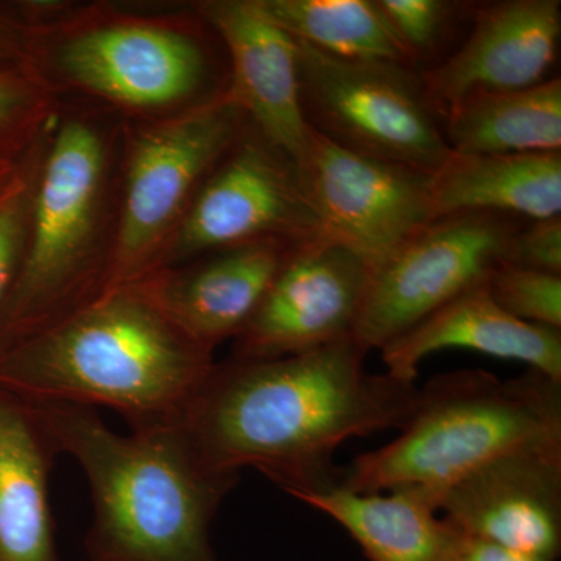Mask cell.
<instances>
[{
	"instance_id": "9a60e30c",
	"label": "cell",
	"mask_w": 561,
	"mask_h": 561,
	"mask_svg": "<svg viewBox=\"0 0 561 561\" xmlns=\"http://www.w3.org/2000/svg\"><path fill=\"white\" fill-rule=\"evenodd\" d=\"M470 36L420 72L432 105L446 110L476 91H516L548 80L561 35L560 0H504L471 11Z\"/></svg>"
},
{
	"instance_id": "7c38bea8",
	"label": "cell",
	"mask_w": 561,
	"mask_h": 561,
	"mask_svg": "<svg viewBox=\"0 0 561 561\" xmlns=\"http://www.w3.org/2000/svg\"><path fill=\"white\" fill-rule=\"evenodd\" d=\"M370 278V267L339 243H301L234 339L231 359H276L353 337Z\"/></svg>"
},
{
	"instance_id": "3957f363",
	"label": "cell",
	"mask_w": 561,
	"mask_h": 561,
	"mask_svg": "<svg viewBox=\"0 0 561 561\" xmlns=\"http://www.w3.org/2000/svg\"><path fill=\"white\" fill-rule=\"evenodd\" d=\"M214 365L128 284L0 353V389L32 404L111 409L138 430L183 423Z\"/></svg>"
},
{
	"instance_id": "7a4b0ae2",
	"label": "cell",
	"mask_w": 561,
	"mask_h": 561,
	"mask_svg": "<svg viewBox=\"0 0 561 561\" xmlns=\"http://www.w3.org/2000/svg\"><path fill=\"white\" fill-rule=\"evenodd\" d=\"M22 61L58 101L128 124L179 116L230 90L224 43L192 2H28Z\"/></svg>"
},
{
	"instance_id": "f1b7e54d",
	"label": "cell",
	"mask_w": 561,
	"mask_h": 561,
	"mask_svg": "<svg viewBox=\"0 0 561 561\" xmlns=\"http://www.w3.org/2000/svg\"><path fill=\"white\" fill-rule=\"evenodd\" d=\"M449 561H548L460 534Z\"/></svg>"
},
{
	"instance_id": "4fadbf2b",
	"label": "cell",
	"mask_w": 561,
	"mask_h": 561,
	"mask_svg": "<svg viewBox=\"0 0 561 561\" xmlns=\"http://www.w3.org/2000/svg\"><path fill=\"white\" fill-rule=\"evenodd\" d=\"M460 534L557 561L561 553V440L504 454L435 500Z\"/></svg>"
},
{
	"instance_id": "5b68a950",
	"label": "cell",
	"mask_w": 561,
	"mask_h": 561,
	"mask_svg": "<svg viewBox=\"0 0 561 561\" xmlns=\"http://www.w3.org/2000/svg\"><path fill=\"white\" fill-rule=\"evenodd\" d=\"M125 122L60 101L41 154L20 271L0 302V353L98 298L108 276Z\"/></svg>"
},
{
	"instance_id": "d6986e66",
	"label": "cell",
	"mask_w": 561,
	"mask_h": 561,
	"mask_svg": "<svg viewBox=\"0 0 561 561\" xmlns=\"http://www.w3.org/2000/svg\"><path fill=\"white\" fill-rule=\"evenodd\" d=\"M297 500L341 524L370 561H449L460 538L416 489L354 493L335 483Z\"/></svg>"
},
{
	"instance_id": "9c48e42d",
	"label": "cell",
	"mask_w": 561,
	"mask_h": 561,
	"mask_svg": "<svg viewBox=\"0 0 561 561\" xmlns=\"http://www.w3.org/2000/svg\"><path fill=\"white\" fill-rule=\"evenodd\" d=\"M316 239L324 236L300 168L250 124L198 191L154 271L251 242Z\"/></svg>"
},
{
	"instance_id": "603a6c76",
	"label": "cell",
	"mask_w": 561,
	"mask_h": 561,
	"mask_svg": "<svg viewBox=\"0 0 561 561\" xmlns=\"http://www.w3.org/2000/svg\"><path fill=\"white\" fill-rule=\"evenodd\" d=\"M60 110L24 61L0 66V160H21Z\"/></svg>"
},
{
	"instance_id": "cb8c5ba5",
	"label": "cell",
	"mask_w": 561,
	"mask_h": 561,
	"mask_svg": "<svg viewBox=\"0 0 561 561\" xmlns=\"http://www.w3.org/2000/svg\"><path fill=\"white\" fill-rule=\"evenodd\" d=\"M389 25L394 38L416 69L419 62L430 61L456 22L471 11L468 3L449 0H373Z\"/></svg>"
},
{
	"instance_id": "277c9868",
	"label": "cell",
	"mask_w": 561,
	"mask_h": 561,
	"mask_svg": "<svg viewBox=\"0 0 561 561\" xmlns=\"http://www.w3.org/2000/svg\"><path fill=\"white\" fill-rule=\"evenodd\" d=\"M32 405L58 454H69L87 476L91 561H220L210 526L239 474L208 467L181 424L122 435L98 409Z\"/></svg>"
},
{
	"instance_id": "ac0fdd59",
	"label": "cell",
	"mask_w": 561,
	"mask_h": 561,
	"mask_svg": "<svg viewBox=\"0 0 561 561\" xmlns=\"http://www.w3.org/2000/svg\"><path fill=\"white\" fill-rule=\"evenodd\" d=\"M57 456L31 402L0 389V561H61L49 501Z\"/></svg>"
},
{
	"instance_id": "f546056e",
	"label": "cell",
	"mask_w": 561,
	"mask_h": 561,
	"mask_svg": "<svg viewBox=\"0 0 561 561\" xmlns=\"http://www.w3.org/2000/svg\"><path fill=\"white\" fill-rule=\"evenodd\" d=\"M25 154L21 160H0V203L9 197L14 184L20 180Z\"/></svg>"
},
{
	"instance_id": "7402d4cb",
	"label": "cell",
	"mask_w": 561,
	"mask_h": 561,
	"mask_svg": "<svg viewBox=\"0 0 561 561\" xmlns=\"http://www.w3.org/2000/svg\"><path fill=\"white\" fill-rule=\"evenodd\" d=\"M260 3L265 14L291 38L331 57L412 68L373 0H260Z\"/></svg>"
},
{
	"instance_id": "484cf974",
	"label": "cell",
	"mask_w": 561,
	"mask_h": 561,
	"mask_svg": "<svg viewBox=\"0 0 561 561\" xmlns=\"http://www.w3.org/2000/svg\"><path fill=\"white\" fill-rule=\"evenodd\" d=\"M46 135L25 154L20 180L14 184L9 197L0 203V302L9 294L11 284L20 271Z\"/></svg>"
},
{
	"instance_id": "5bb4252c",
	"label": "cell",
	"mask_w": 561,
	"mask_h": 561,
	"mask_svg": "<svg viewBox=\"0 0 561 561\" xmlns=\"http://www.w3.org/2000/svg\"><path fill=\"white\" fill-rule=\"evenodd\" d=\"M192 3L227 50L228 99L268 142L301 168L311 128L301 110L297 41L265 14L260 0Z\"/></svg>"
},
{
	"instance_id": "83f0119b",
	"label": "cell",
	"mask_w": 561,
	"mask_h": 561,
	"mask_svg": "<svg viewBox=\"0 0 561 561\" xmlns=\"http://www.w3.org/2000/svg\"><path fill=\"white\" fill-rule=\"evenodd\" d=\"M28 28V2L0 3V66L22 61Z\"/></svg>"
},
{
	"instance_id": "30bf717a",
	"label": "cell",
	"mask_w": 561,
	"mask_h": 561,
	"mask_svg": "<svg viewBox=\"0 0 561 561\" xmlns=\"http://www.w3.org/2000/svg\"><path fill=\"white\" fill-rule=\"evenodd\" d=\"M515 217L461 213L424 225L371 272L353 339L381 351L446 302L489 278L504 262Z\"/></svg>"
},
{
	"instance_id": "e0dca14e",
	"label": "cell",
	"mask_w": 561,
	"mask_h": 561,
	"mask_svg": "<svg viewBox=\"0 0 561 561\" xmlns=\"http://www.w3.org/2000/svg\"><path fill=\"white\" fill-rule=\"evenodd\" d=\"M471 350L523 362L561 382V331L526 323L501 309L486 283L443 305L381 350L387 375L415 383L421 362L442 350Z\"/></svg>"
},
{
	"instance_id": "8fae6325",
	"label": "cell",
	"mask_w": 561,
	"mask_h": 561,
	"mask_svg": "<svg viewBox=\"0 0 561 561\" xmlns=\"http://www.w3.org/2000/svg\"><path fill=\"white\" fill-rule=\"evenodd\" d=\"M300 171L324 239L371 272L434 220L432 173L354 153L313 130Z\"/></svg>"
},
{
	"instance_id": "ffe728a7",
	"label": "cell",
	"mask_w": 561,
	"mask_h": 561,
	"mask_svg": "<svg viewBox=\"0 0 561 561\" xmlns=\"http://www.w3.org/2000/svg\"><path fill=\"white\" fill-rule=\"evenodd\" d=\"M493 213L542 220L561 213V151L457 154L432 173L434 220Z\"/></svg>"
},
{
	"instance_id": "6da1fadb",
	"label": "cell",
	"mask_w": 561,
	"mask_h": 561,
	"mask_svg": "<svg viewBox=\"0 0 561 561\" xmlns=\"http://www.w3.org/2000/svg\"><path fill=\"white\" fill-rule=\"evenodd\" d=\"M353 337L264 360L214 365L183 426L213 470L256 468L290 496L335 485L334 456L351 438L400 431L415 409L416 383L365 370Z\"/></svg>"
},
{
	"instance_id": "52a82bcc",
	"label": "cell",
	"mask_w": 561,
	"mask_h": 561,
	"mask_svg": "<svg viewBox=\"0 0 561 561\" xmlns=\"http://www.w3.org/2000/svg\"><path fill=\"white\" fill-rule=\"evenodd\" d=\"M249 125L228 95L168 119L125 122L116 239L102 294L157 268L198 191Z\"/></svg>"
},
{
	"instance_id": "d4e9b609",
	"label": "cell",
	"mask_w": 561,
	"mask_h": 561,
	"mask_svg": "<svg viewBox=\"0 0 561 561\" xmlns=\"http://www.w3.org/2000/svg\"><path fill=\"white\" fill-rule=\"evenodd\" d=\"M485 283L491 298L515 319L561 331V275L501 262Z\"/></svg>"
},
{
	"instance_id": "8992f818",
	"label": "cell",
	"mask_w": 561,
	"mask_h": 561,
	"mask_svg": "<svg viewBox=\"0 0 561 561\" xmlns=\"http://www.w3.org/2000/svg\"><path fill=\"white\" fill-rule=\"evenodd\" d=\"M561 440V382L540 371L501 379L483 370L435 376L389 445L360 454L339 483L354 493L442 491L504 454Z\"/></svg>"
},
{
	"instance_id": "2e32d148",
	"label": "cell",
	"mask_w": 561,
	"mask_h": 561,
	"mask_svg": "<svg viewBox=\"0 0 561 561\" xmlns=\"http://www.w3.org/2000/svg\"><path fill=\"white\" fill-rule=\"evenodd\" d=\"M298 245L261 241L231 247L151 272L135 284L184 335L214 354L241 334Z\"/></svg>"
},
{
	"instance_id": "4316f807",
	"label": "cell",
	"mask_w": 561,
	"mask_h": 561,
	"mask_svg": "<svg viewBox=\"0 0 561 561\" xmlns=\"http://www.w3.org/2000/svg\"><path fill=\"white\" fill-rule=\"evenodd\" d=\"M504 262L561 275V216L523 225L513 236Z\"/></svg>"
},
{
	"instance_id": "44dd1931",
	"label": "cell",
	"mask_w": 561,
	"mask_h": 561,
	"mask_svg": "<svg viewBox=\"0 0 561 561\" xmlns=\"http://www.w3.org/2000/svg\"><path fill=\"white\" fill-rule=\"evenodd\" d=\"M457 154L561 151V80L516 91H476L443 113Z\"/></svg>"
},
{
	"instance_id": "ba28073f",
	"label": "cell",
	"mask_w": 561,
	"mask_h": 561,
	"mask_svg": "<svg viewBox=\"0 0 561 561\" xmlns=\"http://www.w3.org/2000/svg\"><path fill=\"white\" fill-rule=\"evenodd\" d=\"M297 41V39H295ZM302 116L343 149L435 173L453 151L420 72L331 57L297 41Z\"/></svg>"
}]
</instances>
